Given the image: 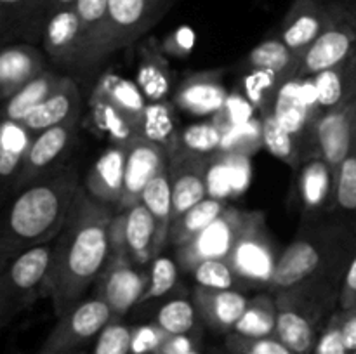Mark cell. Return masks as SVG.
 <instances>
[{"label": "cell", "instance_id": "11", "mask_svg": "<svg viewBox=\"0 0 356 354\" xmlns=\"http://www.w3.org/2000/svg\"><path fill=\"white\" fill-rule=\"evenodd\" d=\"M148 287V274L124 255L111 253L106 267L96 281V294L113 312L115 319H122L141 298Z\"/></svg>", "mask_w": 356, "mask_h": 354}, {"label": "cell", "instance_id": "39", "mask_svg": "<svg viewBox=\"0 0 356 354\" xmlns=\"http://www.w3.org/2000/svg\"><path fill=\"white\" fill-rule=\"evenodd\" d=\"M336 212L356 231V137L336 172Z\"/></svg>", "mask_w": 356, "mask_h": 354}, {"label": "cell", "instance_id": "56", "mask_svg": "<svg viewBox=\"0 0 356 354\" xmlns=\"http://www.w3.org/2000/svg\"><path fill=\"white\" fill-rule=\"evenodd\" d=\"M216 354H229L228 351H222V353H216Z\"/></svg>", "mask_w": 356, "mask_h": 354}, {"label": "cell", "instance_id": "54", "mask_svg": "<svg viewBox=\"0 0 356 354\" xmlns=\"http://www.w3.org/2000/svg\"><path fill=\"white\" fill-rule=\"evenodd\" d=\"M17 354H23V353H17ZM40 354H80V353H45V351H42Z\"/></svg>", "mask_w": 356, "mask_h": 354}, {"label": "cell", "instance_id": "30", "mask_svg": "<svg viewBox=\"0 0 356 354\" xmlns=\"http://www.w3.org/2000/svg\"><path fill=\"white\" fill-rule=\"evenodd\" d=\"M245 65L254 71L275 76L282 85L287 80L296 78L301 61L280 37H275L257 44L247 56Z\"/></svg>", "mask_w": 356, "mask_h": 354}, {"label": "cell", "instance_id": "42", "mask_svg": "<svg viewBox=\"0 0 356 354\" xmlns=\"http://www.w3.org/2000/svg\"><path fill=\"white\" fill-rule=\"evenodd\" d=\"M225 128L218 124H198L181 130V141L177 151L195 153V155H214L221 148ZM174 155V153H172Z\"/></svg>", "mask_w": 356, "mask_h": 354}, {"label": "cell", "instance_id": "10", "mask_svg": "<svg viewBox=\"0 0 356 354\" xmlns=\"http://www.w3.org/2000/svg\"><path fill=\"white\" fill-rule=\"evenodd\" d=\"M156 222L145 203L117 212L110 226L111 253H118L136 266L155 259Z\"/></svg>", "mask_w": 356, "mask_h": 354}, {"label": "cell", "instance_id": "23", "mask_svg": "<svg viewBox=\"0 0 356 354\" xmlns=\"http://www.w3.org/2000/svg\"><path fill=\"white\" fill-rule=\"evenodd\" d=\"M125 162H127V146L111 144L96 160L83 179L87 193L97 201L110 205L117 210L124 193Z\"/></svg>", "mask_w": 356, "mask_h": 354}, {"label": "cell", "instance_id": "4", "mask_svg": "<svg viewBox=\"0 0 356 354\" xmlns=\"http://www.w3.org/2000/svg\"><path fill=\"white\" fill-rule=\"evenodd\" d=\"M341 283L343 278H316L275 292L277 339L296 354H313L323 326L339 309Z\"/></svg>", "mask_w": 356, "mask_h": 354}, {"label": "cell", "instance_id": "9", "mask_svg": "<svg viewBox=\"0 0 356 354\" xmlns=\"http://www.w3.org/2000/svg\"><path fill=\"white\" fill-rule=\"evenodd\" d=\"M249 212L229 205L214 222L195 238L176 248V260L184 271L191 273L197 264L209 259H228Z\"/></svg>", "mask_w": 356, "mask_h": 354}, {"label": "cell", "instance_id": "37", "mask_svg": "<svg viewBox=\"0 0 356 354\" xmlns=\"http://www.w3.org/2000/svg\"><path fill=\"white\" fill-rule=\"evenodd\" d=\"M90 120L96 125V128L108 135L111 144L129 146L136 137H139L138 127L131 121V118L125 117L120 110L108 103L103 97L90 94L89 97Z\"/></svg>", "mask_w": 356, "mask_h": 354}, {"label": "cell", "instance_id": "48", "mask_svg": "<svg viewBox=\"0 0 356 354\" xmlns=\"http://www.w3.org/2000/svg\"><path fill=\"white\" fill-rule=\"evenodd\" d=\"M162 51L167 56H188L195 47V33L191 28L183 26L177 28L174 33H170L169 37H165V40L160 44Z\"/></svg>", "mask_w": 356, "mask_h": 354}, {"label": "cell", "instance_id": "57", "mask_svg": "<svg viewBox=\"0 0 356 354\" xmlns=\"http://www.w3.org/2000/svg\"><path fill=\"white\" fill-rule=\"evenodd\" d=\"M351 354H356V351H355V353H351Z\"/></svg>", "mask_w": 356, "mask_h": 354}, {"label": "cell", "instance_id": "24", "mask_svg": "<svg viewBox=\"0 0 356 354\" xmlns=\"http://www.w3.org/2000/svg\"><path fill=\"white\" fill-rule=\"evenodd\" d=\"M226 96L219 71H204L186 76L174 92L172 103L186 113L205 117L221 111Z\"/></svg>", "mask_w": 356, "mask_h": 354}, {"label": "cell", "instance_id": "36", "mask_svg": "<svg viewBox=\"0 0 356 354\" xmlns=\"http://www.w3.org/2000/svg\"><path fill=\"white\" fill-rule=\"evenodd\" d=\"M229 205L222 201L221 198L207 196L205 200L198 201L191 208H188L183 215L172 221L170 226L169 243L172 246H181L190 242L191 238L204 231L211 222H214Z\"/></svg>", "mask_w": 356, "mask_h": 354}, {"label": "cell", "instance_id": "20", "mask_svg": "<svg viewBox=\"0 0 356 354\" xmlns=\"http://www.w3.org/2000/svg\"><path fill=\"white\" fill-rule=\"evenodd\" d=\"M75 10L86 40V68H94L117 52L110 21V0H76Z\"/></svg>", "mask_w": 356, "mask_h": 354}, {"label": "cell", "instance_id": "34", "mask_svg": "<svg viewBox=\"0 0 356 354\" xmlns=\"http://www.w3.org/2000/svg\"><path fill=\"white\" fill-rule=\"evenodd\" d=\"M65 80V76L58 75L52 69H45L44 73L31 80L28 85H24L19 92L14 94L9 101H6V110L3 118L14 121H23L30 113H33Z\"/></svg>", "mask_w": 356, "mask_h": 354}, {"label": "cell", "instance_id": "44", "mask_svg": "<svg viewBox=\"0 0 356 354\" xmlns=\"http://www.w3.org/2000/svg\"><path fill=\"white\" fill-rule=\"evenodd\" d=\"M225 337V347L229 354H296L277 337L249 339V337L236 335L233 332Z\"/></svg>", "mask_w": 356, "mask_h": 354}, {"label": "cell", "instance_id": "46", "mask_svg": "<svg viewBox=\"0 0 356 354\" xmlns=\"http://www.w3.org/2000/svg\"><path fill=\"white\" fill-rule=\"evenodd\" d=\"M313 354H350L344 346L343 332H341V311L337 309L320 333Z\"/></svg>", "mask_w": 356, "mask_h": 354}, {"label": "cell", "instance_id": "1", "mask_svg": "<svg viewBox=\"0 0 356 354\" xmlns=\"http://www.w3.org/2000/svg\"><path fill=\"white\" fill-rule=\"evenodd\" d=\"M115 210L97 201L83 187L76 207L56 238V264L51 301L56 316L79 304L97 281L111 255L110 226Z\"/></svg>", "mask_w": 356, "mask_h": 354}, {"label": "cell", "instance_id": "45", "mask_svg": "<svg viewBox=\"0 0 356 354\" xmlns=\"http://www.w3.org/2000/svg\"><path fill=\"white\" fill-rule=\"evenodd\" d=\"M132 328L122 319H111L97 337L94 354H131Z\"/></svg>", "mask_w": 356, "mask_h": 354}, {"label": "cell", "instance_id": "47", "mask_svg": "<svg viewBox=\"0 0 356 354\" xmlns=\"http://www.w3.org/2000/svg\"><path fill=\"white\" fill-rule=\"evenodd\" d=\"M169 333L163 332L156 323H148L132 328L131 354H156Z\"/></svg>", "mask_w": 356, "mask_h": 354}, {"label": "cell", "instance_id": "52", "mask_svg": "<svg viewBox=\"0 0 356 354\" xmlns=\"http://www.w3.org/2000/svg\"><path fill=\"white\" fill-rule=\"evenodd\" d=\"M75 3L76 0H47V19L58 10L75 7Z\"/></svg>", "mask_w": 356, "mask_h": 354}, {"label": "cell", "instance_id": "38", "mask_svg": "<svg viewBox=\"0 0 356 354\" xmlns=\"http://www.w3.org/2000/svg\"><path fill=\"white\" fill-rule=\"evenodd\" d=\"M261 134L268 151L292 169L299 170L302 163V149L298 137L287 130L275 117L273 108L263 110V121H261Z\"/></svg>", "mask_w": 356, "mask_h": 354}, {"label": "cell", "instance_id": "55", "mask_svg": "<svg viewBox=\"0 0 356 354\" xmlns=\"http://www.w3.org/2000/svg\"><path fill=\"white\" fill-rule=\"evenodd\" d=\"M186 354H198L197 351H190V353H186Z\"/></svg>", "mask_w": 356, "mask_h": 354}, {"label": "cell", "instance_id": "40", "mask_svg": "<svg viewBox=\"0 0 356 354\" xmlns=\"http://www.w3.org/2000/svg\"><path fill=\"white\" fill-rule=\"evenodd\" d=\"M197 319H200V316L193 302L174 298L159 309L155 323L169 335H191Z\"/></svg>", "mask_w": 356, "mask_h": 354}, {"label": "cell", "instance_id": "15", "mask_svg": "<svg viewBox=\"0 0 356 354\" xmlns=\"http://www.w3.org/2000/svg\"><path fill=\"white\" fill-rule=\"evenodd\" d=\"M42 42L45 54L56 66L86 68V40L75 7L58 10L49 17Z\"/></svg>", "mask_w": 356, "mask_h": 354}, {"label": "cell", "instance_id": "49", "mask_svg": "<svg viewBox=\"0 0 356 354\" xmlns=\"http://www.w3.org/2000/svg\"><path fill=\"white\" fill-rule=\"evenodd\" d=\"M356 305V250L346 267L339 292V309H350Z\"/></svg>", "mask_w": 356, "mask_h": 354}, {"label": "cell", "instance_id": "6", "mask_svg": "<svg viewBox=\"0 0 356 354\" xmlns=\"http://www.w3.org/2000/svg\"><path fill=\"white\" fill-rule=\"evenodd\" d=\"M278 259L280 255L266 226V215L250 210L226 260L247 288L270 292Z\"/></svg>", "mask_w": 356, "mask_h": 354}, {"label": "cell", "instance_id": "5", "mask_svg": "<svg viewBox=\"0 0 356 354\" xmlns=\"http://www.w3.org/2000/svg\"><path fill=\"white\" fill-rule=\"evenodd\" d=\"M56 239L28 248L7 260L0 276V326L52 294Z\"/></svg>", "mask_w": 356, "mask_h": 354}, {"label": "cell", "instance_id": "18", "mask_svg": "<svg viewBox=\"0 0 356 354\" xmlns=\"http://www.w3.org/2000/svg\"><path fill=\"white\" fill-rule=\"evenodd\" d=\"M209 156L176 151L169 156L170 186H172V221L188 208L207 198Z\"/></svg>", "mask_w": 356, "mask_h": 354}, {"label": "cell", "instance_id": "32", "mask_svg": "<svg viewBox=\"0 0 356 354\" xmlns=\"http://www.w3.org/2000/svg\"><path fill=\"white\" fill-rule=\"evenodd\" d=\"M141 203L146 205L156 222L155 255L159 257L163 246L169 243L170 226H172V186H170L169 167L146 186V189L143 191Z\"/></svg>", "mask_w": 356, "mask_h": 354}, {"label": "cell", "instance_id": "8", "mask_svg": "<svg viewBox=\"0 0 356 354\" xmlns=\"http://www.w3.org/2000/svg\"><path fill=\"white\" fill-rule=\"evenodd\" d=\"M111 319H115L113 312L99 295L82 298L79 304L59 316V321L45 339L42 351L75 353V349L86 346L90 339L99 337V333Z\"/></svg>", "mask_w": 356, "mask_h": 354}, {"label": "cell", "instance_id": "31", "mask_svg": "<svg viewBox=\"0 0 356 354\" xmlns=\"http://www.w3.org/2000/svg\"><path fill=\"white\" fill-rule=\"evenodd\" d=\"M170 80H172V73H170L165 52L155 40L145 42L139 54L138 85L141 87L148 103L165 99L170 90Z\"/></svg>", "mask_w": 356, "mask_h": 354}, {"label": "cell", "instance_id": "17", "mask_svg": "<svg viewBox=\"0 0 356 354\" xmlns=\"http://www.w3.org/2000/svg\"><path fill=\"white\" fill-rule=\"evenodd\" d=\"M356 137V96L348 103L323 111L315 124L318 155L337 172Z\"/></svg>", "mask_w": 356, "mask_h": 354}, {"label": "cell", "instance_id": "16", "mask_svg": "<svg viewBox=\"0 0 356 354\" xmlns=\"http://www.w3.org/2000/svg\"><path fill=\"white\" fill-rule=\"evenodd\" d=\"M332 16V3L322 0H292L278 37L302 61L308 49L323 33Z\"/></svg>", "mask_w": 356, "mask_h": 354}, {"label": "cell", "instance_id": "25", "mask_svg": "<svg viewBox=\"0 0 356 354\" xmlns=\"http://www.w3.org/2000/svg\"><path fill=\"white\" fill-rule=\"evenodd\" d=\"M80 113H82V96L79 85L73 78L65 76L61 85L21 124L26 125L33 134H38L51 127L80 121Z\"/></svg>", "mask_w": 356, "mask_h": 354}, {"label": "cell", "instance_id": "43", "mask_svg": "<svg viewBox=\"0 0 356 354\" xmlns=\"http://www.w3.org/2000/svg\"><path fill=\"white\" fill-rule=\"evenodd\" d=\"M177 283V264L170 257H155L148 273V287L141 298V304L169 294Z\"/></svg>", "mask_w": 356, "mask_h": 354}, {"label": "cell", "instance_id": "12", "mask_svg": "<svg viewBox=\"0 0 356 354\" xmlns=\"http://www.w3.org/2000/svg\"><path fill=\"white\" fill-rule=\"evenodd\" d=\"M79 124L80 121H70L35 134L14 189H23L31 180L63 167V160L66 158L76 139Z\"/></svg>", "mask_w": 356, "mask_h": 354}, {"label": "cell", "instance_id": "2", "mask_svg": "<svg viewBox=\"0 0 356 354\" xmlns=\"http://www.w3.org/2000/svg\"><path fill=\"white\" fill-rule=\"evenodd\" d=\"M83 191L73 167L31 180L19 191L6 214L0 235V266L28 248L54 242L65 229Z\"/></svg>", "mask_w": 356, "mask_h": 354}, {"label": "cell", "instance_id": "50", "mask_svg": "<svg viewBox=\"0 0 356 354\" xmlns=\"http://www.w3.org/2000/svg\"><path fill=\"white\" fill-rule=\"evenodd\" d=\"M341 311V332H343L344 346L348 353L356 351V305L350 309H339Z\"/></svg>", "mask_w": 356, "mask_h": 354}, {"label": "cell", "instance_id": "51", "mask_svg": "<svg viewBox=\"0 0 356 354\" xmlns=\"http://www.w3.org/2000/svg\"><path fill=\"white\" fill-rule=\"evenodd\" d=\"M195 351V340L191 335H169L156 354H186Z\"/></svg>", "mask_w": 356, "mask_h": 354}, {"label": "cell", "instance_id": "21", "mask_svg": "<svg viewBox=\"0 0 356 354\" xmlns=\"http://www.w3.org/2000/svg\"><path fill=\"white\" fill-rule=\"evenodd\" d=\"M193 304L198 316L216 333L228 335L249 304V297L240 290H214L198 287L193 290Z\"/></svg>", "mask_w": 356, "mask_h": 354}, {"label": "cell", "instance_id": "19", "mask_svg": "<svg viewBox=\"0 0 356 354\" xmlns=\"http://www.w3.org/2000/svg\"><path fill=\"white\" fill-rule=\"evenodd\" d=\"M172 0H110L115 49L127 47L143 37L167 12Z\"/></svg>", "mask_w": 356, "mask_h": 354}, {"label": "cell", "instance_id": "33", "mask_svg": "<svg viewBox=\"0 0 356 354\" xmlns=\"http://www.w3.org/2000/svg\"><path fill=\"white\" fill-rule=\"evenodd\" d=\"M139 137L149 139L165 148L169 156L176 153L179 148L181 128L177 127L176 115H174V103L167 101L148 103L139 124Z\"/></svg>", "mask_w": 356, "mask_h": 354}, {"label": "cell", "instance_id": "14", "mask_svg": "<svg viewBox=\"0 0 356 354\" xmlns=\"http://www.w3.org/2000/svg\"><path fill=\"white\" fill-rule=\"evenodd\" d=\"M167 167H169V153L165 151V148L149 139L136 137L127 146L124 193H122L117 212L139 203L146 186Z\"/></svg>", "mask_w": 356, "mask_h": 354}, {"label": "cell", "instance_id": "53", "mask_svg": "<svg viewBox=\"0 0 356 354\" xmlns=\"http://www.w3.org/2000/svg\"><path fill=\"white\" fill-rule=\"evenodd\" d=\"M322 2H327V3H346V6L356 7V0H322Z\"/></svg>", "mask_w": 356, "mask_h": 354}, {"label": "cell", "instance_id": "7", "mask_svg": "<svg viewBox=\"0 0 356 354\" xmlns=\"http://www.w3.org/2000/svg\"><path fill=\"white\" fill-rule=\"evenodd\" d=\"M356 54V7L332 3L329 24L302 58L296 78L308 80Z\"/></svg>", "mask_w": 356, "mask_h": 354}, {"label": "cell", "instance_id": "28", "mask_svg": "<svg viewBox=\"0 0 356 354\" xmlns=\"http://www.w3.org/2000/svg\"><path fill=\"white\" fill-rule=\"evenodd\" d=\"M35 134L21 121L3 118L0 128V177L3 184L16 186Z\"/></svg>", "mask_w": 356, "mask_h": 354}, {"label": "cell", "instance_id": "41", "mask_svg": "<svg viewBox=\"0 0 356 354\" xmlns=\"http://www.w3.org/2000/svg\"><path fill=\"white\" fill-rule=\"evenodd\" d=\"M191 274L197 280L198 287L214 290H249L226 259L202 260L193 267Z\"/></svg>", "mask_w": 356, "mask_h": 354}, {"label": "cell", "instance_id": "3", "mask_svg": "<svg viewBox=\"0 0 356 354\" xmlns=\"http://www.w3.org/2000/svg\"><path fill=\"white\" fill-rule=\"evenodd\" d=\"M356 250V231L343 219L301 222L291 245L280 253L270 292L285 290L316 278H343Z\"/></svg>", "mask_w": 356, "mask_h": 354}, {"label": "cell", "instance_id": "26", "mask_svg": "<svg viewBox=\"0 0 356 354\" xmlns=\"http://www.w3.org/2000/svg\"><path fill=\"white\" fill-rule=\"evenodd\" d=\"M3 40L10 37L37 38L47 23V0H0Z\"/></svg>", "mask_w": 356, "mask_h": 354}, {"label": "cell", "instance_id": "13", "mask_svg": "<svg viewBox=\"0 0 356 354\" xmlns=\"http://www.w3.org/2000/svg\"><path fill=\"white\" fill-rule=\"evenodd\" d=\"M298 200L302 222L336 212V170L320 155L309 156L298 170Z\"/></svg>", "mask_w": 356, "mask_h": 354}, {"label": "cell", "instance_id": "29", "mask_svg": "<svg viewBox=\"0 0 356 354\" xmlns=\"http://www.w3.org/2000/svg\"><path fill=\"white\" fill-rule=\"evenodd\" d=\"M92 94L106 99L117 110H120L125 117L131 118V121L138 127L139 132V124H141L146 106H148V99L145 97L138 83L113 71H106L99 76L97 83L94 85Z\"/></svg>", "mask_w": 356, "mask_h": 354}, {"label": "cell", "instance_id": "27", "mask_svg": "<svg viewBox=\"0 0 356 354\" xmlns=\"http://www.w3.org/2000/svg\"><path fill=\"white\" fill-rule=\"evenodd\" d=\"M320 111H329L356 96V54L312 78Z\"/></svg>", "mask_w": 356, "mask_h": 354}, {"label": "cell", "instance_id": "35", "mask_svg": "<svg viewBox=\"0 0 356 354\" xmlns=\"http://www.w3.org/2000/svg\"><path fill=\"white\" fill-rule=\"evenodd\" d=\"M278 307L275 294H257L249 298L247 309L233 328V333L249 339L277 337Z\"/></svg>", "mask_w": 356, "mask_h": 354}, {"label": "cell", "instance_id": "22", "mask_svg": "<svg viewBox=\"0 0 356 354\" xmlns=\"http://www.w3.org/2000/svg\"><path fill=\"white\" fill-rule=\"evenodd\" d=\"M44 52L31 44H10L0 52V97L9 101L47 69Z\"/></svg>", "mask_w": 356, "mask_h": 354}]
</instances>
